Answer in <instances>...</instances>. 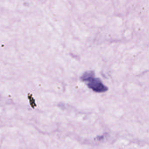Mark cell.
<instances>
[{"mask_svg":"<svg viewBox=\"0 0 149 149\" xmlns=\"http://www.w3.org/2000/svg\"><path fill=\"white\" fill-rule=\"evenodd\" d=\"M81 79L86 83L90 89L97 93H103L108 91V88L103 83L101 80L95 77V73L92 71L85 72Z\"/></svg>","mask_w":149,"mask_h":149,"instance_id":"cell-1","label":"cell"}]
</instances>
